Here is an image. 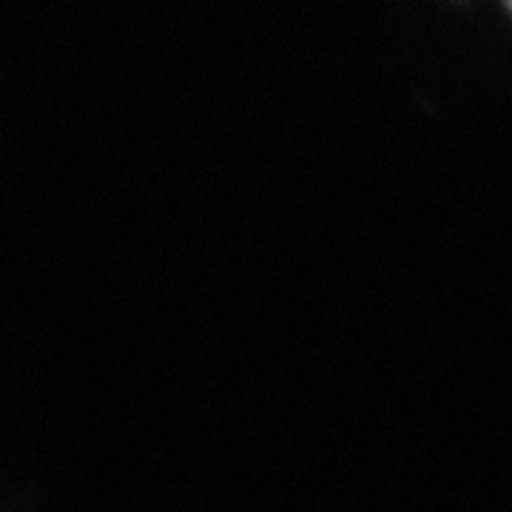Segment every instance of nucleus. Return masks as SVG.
<instances>
[{
  "mask_svg": "<svg viewBox=\"0 0 512 512\" xmlns=\"http://www.w3.org/2000/svg\"><path fill=\"white\" fill-rule=\"evenodd\" d=\"M507 3H510V6H512V0H507Z\"/></svg>",
  "mask_w": 512,
  "mask_h": 512,
  "instance_id": "f257e3e1",
  "label": "nucleus"
}]
</instances>
